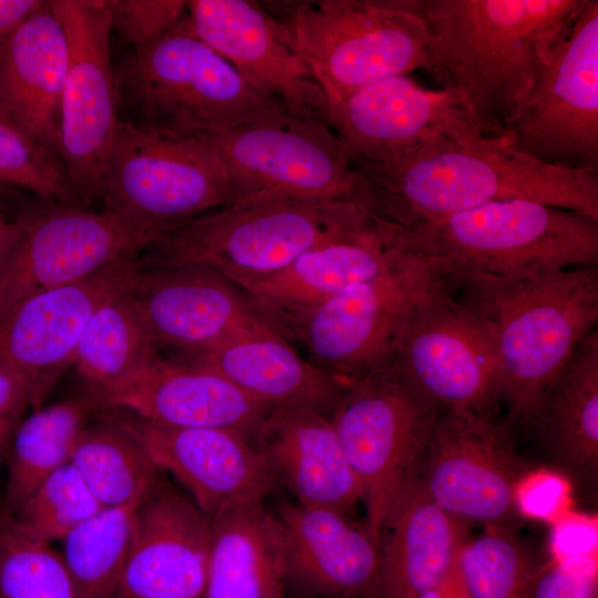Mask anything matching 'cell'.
I'll list each match as a JSON object with an SVG mask.
<instances>
[{"label":"cell","instance_id":"6da1fadb","mask_svg":"<svg viewBox=\"0 0 598 598\" xmlns=\"http://www.w3.org/2000/svg\"><path fill=\"white\" fill-rule=\"evenodd\" d=\"M358 205L395 225L434 220L502 199H526L598 219V168L545 164L504 136L443 140L410 154L351 162Z\"/></svg>","mask_w":598,"mask_h":598},{"label":"cell","instance_id":"7a4b0ae2","mask_svg":"<svg viewBox=\"0 0 598 598\" xmlns=\"http://www.w3.org/2000/svg\"><path fill=\"white\" fill-rule=\"evenodd\" d=\"M582 1L416 0L431 73L486 136H501Z\"/></svg>","mask_w":598,"mask_h":598},{"label":"cell","instance_id":"3957f363","mask_svg":"<svg viewBox=\"0 0 598 598\" xmlns=\"http://www.w3.org/2000/svg\"><path fill=\"white\" fill-rule=\"evenodd\" d=\"M483 322L501 375V401L526 426L547 388L598 322L597 265L530 277L437 272Z\"/></svg>","mask_w":598,"mask_h":598},{"label":"cell","instance_id":"277c9868","mask_svg":"<svg viewBox=\"0 0 598 598\" xmlns=\"http://www.w3.org/2000/svg\"><path fill=\"white\" fill-rule=\"evenodd\" d=\"M386 225L401 252L437 272L520 278L598 264V219L533 200L502 199Z\"/></svg>","mask_w":598,"mask_h":598},{"label":"cell","instance_id":"5b68a950","mask_svg":"<svg viewBox=\"0 0 598 598\" xmlns=\"http://www.w3.org/2000/svg\"><path fill=\"white\" fill-rule=\"evenodd\" d=\"M118 120L178 135L219 133L287 111L252 87L194 31L187 12L114 64Z\"/></svg>","mask_w":598,"mask_h":598},{"label":"cell","instance_id":"8992f818","mask_svg":"<svg viewBox=\"0 0 598 598\" xmlns=\"http://www.w3.org/2000/svg\"><path fill=\"white\" fill-rule=\"evenodd\" d=\"M370 216L350 202L249 194L161 231L143 267L200 264L231 282L274 274Z\"/></svg>","mask_w":598,"mask_h":598},{"label":"cell","instance_id":"52a82bcc","mask_svg":"<svg viewBox=\"0 0 598 598\" xmlns=\"http://www.w3.org/2000/svg\"><path fill=\"white\" fill-rule=\"evenodd\" d=\"M262 7L322 87L328 104L377 81L432 71L416 0L269 1Z\"/></svg>","mask_w":598,"mask_h":598},{"label":"cell","instance_id":"ba28073f","mask_svg":"<svg viewBox=\"0 0 598 598\" xmlns=\"http://www.w3.org/2000/svg\"><path fill=\"white\" fill-rule=\"evenodd\" d=\"M96 197L105 208L158 235L235 195L219 157L203 138L120 120Z\"/></svg>","mask_w":598,"mask_h":598},{"label":"cell","instance_id":"9c48e42d","mask_svg":"<svg viewBox=\"0 0 598 598\" xmlns=\"http://www.w3.org/2000/svg\"><path fill=\"white\" fill-rule=\"evenodd\" d=\"M442 410L392 362L352 381L331 416L362 491L365 524L379 540Z\"/></svg>","mask_w":598,"mask_h":598},{"label":"cell","instance_id":"30bf717a","mask_svg":"<svg viewBox=\"0 0 598 598\" xmlns=\"http://www.w3.org/2000/svg\"><path fill=\"white\" fill-rule=\"evenodd\" d=\"M502 136L545 164L598 168L597 0L582 1L551 45Z\"/></svg>","mask_w":598,"mask_h":598},{"label":"cell","instance_id":"8fae6325","mask_svg":"<svg viewBox=\"0 0 598 598\" xmlns=\"http://www.w3.org/2000/svg\"><path fill=\"white\" fill-rule=\"evenodd\" d=\"M197 137L216 152L235 198L272 194L358 205L350 157L329 124L283 112Z\"/></svg>","mask_w":598,"mask_h":598},{"label":"cell","instance_id":"7c38bea8","mask_svg":"<svg viewBox=\"0 0 598 598\" xmlns=\"http://www.w3.org/2000/svg\"><path fill=\"white\" fill-rule=\"evenodd\" d=\"M393 363L443 410L493 415L501 401L499 365L491 336L433 271L410 312Z\"/></svg>","mask_w":598,"mask_h":598},{"label":"cell","instance_id":"4fadbf2b","mask_svg":"<svg viewBox=\"0 0 598 598\" xmlns=\"http://www.w3.org/2000/svg\"><path fill=\"white\" fill-rule=\"evenodd\" d=\"M16 223L17 240L0 261V312L142 252L157 236L107 208L91 210L49 200Z\"/></svg>","mask_w":598,"mask_h":598},{"label":"cell","instance_id":"5bb4252c","mask_svg":"<svg viewBox=\"0 0 598 598\" xmlns=\"http://www.w3.org/2000/svg\"><path fill=\"white\" fill-rule=\"evenodd\" d=\"M432 271L401 252L388 270L338 293L305 317L288 337L315 364L347 383L394 360L410 312Z\"/></svg>","mask_w":598,"mask_h":598},{"label":"cell","instance_id":"9a60e30c","mask_svg":"<svg viewBox=\"0 0 598 598\" xmlns=\"http://www.w3.org/2000/svg\"><path fill=\"white\" fill-rule=\"evenodd\" d=\"M66 40L60 158L75 185L96 197L118 123L109 0H50Z\"/></svg>","mask_w":598,"mask_h":598},{"label":"cell","instance_id":"2e32d148","mask_svg":"<svg viewBox=\"0 0 598 598\" xmlns=\"http://www.w3.org/2000/svg\"><path fill=\"white\" fill-rule=\"evenodd\" d=\"M417 472L432 499L467 525L508 526L519 514L513 444L507 427L493 415L442 410Z\"/></svg>","mask_w":598,"mask_h":598},{"label":"cell","instance_id":"e0dca14e","mask_svg":"<svg viewBox=\"0 0 598 598\" xmlns=\"http://www.w3.org/2000/svg\"><path fill=\"white\" fill-rule=\"evenodd\" d=\"M141 252L125 256L79 281L29 296L0 312V369L28 385L40 404L73 364L82 331L94 311L131 289Z\"/></svg>","mask_w":598,"mask_h":598},{"label":"cell","instance_id":"ac0fdd59","mask_svg":"<svg viewBox=\"0 0 598 598\" xmlns=\"http://www.w3.org/2000/svg\"><path fill=\"white\" fill-rule=\"evenodd\" d=\"M328 107L330 127L351 162H380L443 140L486 136L451 90L426 89L409 74L360 87Z\"/></svg>","mask_w":598,"mask_h":598},{"label":"cell","instance_id":"d6986e66","mask_svg":"<svg viewBox=\"0 0 598 598\" xmlns=\"http://www.w3.org/2000/svg\"><path fill=\"white\" fill-rule=\"evenodd\" d=\"M186 12L195 33L252 87L291 116L329 124L322 87L261 2L189 0Z\"/></svg>","mask_w":598,"mask_h":598},{"label":"cell","instance_id":"ffe728a7","mask_svg":"<svg viewBox=\"0 0 598 598\" xmlns=\"http://www.w3.org/2000/svg\"><path fill=\"white\" fill-rule=\"evenodd\" d=\"M401 257L385 223L373 215L302 252L282 269L234 282L254 310L286 338L312 310L391 268Z\"/></svg>","mask_w":598,"mask_h":598},{"label":"cell","instance_id":"44dd1931","mask_svg":"<svg viewBox=\"0 0 598 598\" xmlns=\"http://www.w3.org/2000/svg\"><path fill=\"white\" fill-rule=\"evenodd\" d=\"M130 297L155 348L190 358L268 326L234 282L206 265L142 267Z\"/></svg>","mask_w":598,"mask_h":598},{"label":"cell","instance_id":"7402d4cb","mask_svg":"<svg viewBox=\"0 0 598 598\" xmlns=\"http://www.w3.org/2000/svg\"><path fill=\"white\" fill-rule=\"evenodd\" d=\"M152 461L173 474L210 518L240 503L264 501L276 480L251 442L219 427H175L137 416L117 419Z\"/></svg>","mask_w":598,"mask_h":598},{"label":"cell","instance_id":"603a6c76","mask_svg":"<svg viewBox=\"0 0 598 598\" xmlns=\"http://www.w3.org/2000/svg\"><path fill=\"white\" fill-rule=\"evenodd\" d=\"M286 586L299 598H378L380 540L365 522L337 509L283 501Z\"/></svg>","mask_w":598,"mask_h":598},{"label":"cell","instance_id":"cb8c5ba5","mask_svg":"<svg viewBox=\"0 0 598 598\" xmlns=\"http://www.w3.org/2000/svg\"><path fill=\"white\" fill-rule=\"evenodd\" d=\"M209 519L163 482L133 515L121 598H203Z\"/></svg>","mask_w":598,"mask_h":598},{"label":"cell","instance_id":"d4e9b609","mask_svg":"<svg viewBox=\"0 0 598 598\" xmlns=\"http://www.w3.org/2000/svg\"><path fill=\"white\" fill-rule=\"evenodd\" d=\"M251 444L299 504L354 515L362 503L331 417L309 409L276 408Z\"/></svg>","mask_w":598,"mask_h":598},{"label":"cell","instance_id":"484cf974","mask_svg":"<svg viewBox=\"0 0 598 598\" xmlns=\"http://www.w3.org/2000/svg\"><path fill=\"white\" fill-rule=\"evenodd\" d=\"M66 64L64 31L50 0L0 43L2 111L16 128L59 158Z\"/></svg>","mask_w":598,"mask_h":598},{"label":"cell","instance_id":"4316f807","mask_svg":"<svg viewBox=\"0 0 598 598\" xmlns=\"http://www.w3.org/2000/svg\"><path fill=\"white\" fill-rule=\"evenodd\" d=\"M467 529L432 499L416 465L381 532L378 598H419L437 586L456 564Z\"/></svg>","mask_w":598,"mask_h":598},{"label":"cell","instance_id":"83f0119b","mask_svg":"<svg viewBox=\"0 0 598 598\" xmlns=\"http://www.w3.org/2000/svg\"><path fill=\"white\" fill-rule=\"evenodd\" d=\"M190 360L187 363L219 373L272 409H309L329 417L350 384L301 358L269 326L238 334Z\"/></svg>","mask_w":598,"mask_h":598},{"label":"cell","instance_id":"f1b7e54d","mask_svg":"<svg viewBox=\"0 0 598 598\" xmlns=\"http://www.w3.org/2000/svg\"><path fill=\"white\" fill-rule=\"evenodd\" d=\"M110 406L166 426L234 430L250 442L272 410L215 371L158 358Z\"/></svg>","mask_w":598,"mask_h":598},{"label":"cell","instance_id":"f546056e","mask_svg":"<svg viewBox=\"0 0 598 598\" xmlns=\"http://www.w3.org/2000/svg\"><path fill=\"white\" fill-rule=\"evenodd\" d=\"M208 519L203 598H283L281 532L264 501L229 506Z\"/></svg>","mask_w":598,"mask_h":598},{"label":"cell","instance_id":"4dcf8cb0","mask_svg":"<svg viewBox=\"0 0 598 598\" xmlns=\"http://www.w3.org/2000/svg\"><path fill=\"white\" fill-rule=\"evenodd\" d=\"M557 464L582 484L598 471V331L576 349L526 425Z\"/></svg>","mask_w":598,"mask_h":598},{"label":"cell","instance_id":"1f68e13d","mask_svg":"<svg viewBox=\"0 0 598 598\" xmlns=\"http://www.w3.org/2000/svg\"><path fill=\"white\" fill-rule=\"evenodd\" d=\"M155 350L128 290L103 303L90 317L73 364L96 405L110 406L142 378L157 358Z\"/></svg>","mask_w":598,"mask_h":598},{"label":"cell","instance_id":"d6a6232c","mask_svg":"<svg viewBox=\"0 0 598 598\" xmlns=\"http://www.w3.org/2000/svg\"><path fill=\"white\" fill-rule=\"evenodd\" d=\"M96 403L64 400L37 408L18 425L9 452V471L0 515L12 517L53 472L70 463Z\"/></svg>","mask_w":598,"mask_h":598},{"label":"cell","instance_id":"836d02e7","mask_svg":"<svg viewBox=\"0 0 598 598\" xmlns=\"http://www.w3.org/2000/svg\"><path fill=\"white\" fill-rule=\"evenodd\" d=\"M70 463L103 508L135 509L163 482V471L116 419L89 424Z\"/></svg>","mask_w":598,"mask_h":598},{"label":"cell","instance_id":"e575fe53","mask_svg":"<svg viewBox=\"0 0 598 598\" xmlns=\"http://www.w3.org/2000/svg\"><path fill=\"white\" fill-rule=\"evenodd\" d=\"M134 509L103 508L63 539L61 556L78 598H121Z\"/></svg>","mask_w":598,"mask_h":598},{"label":"cell","instance_id":"d590c367","mask_svg":"<svg viewBox=\"0 0 598 598\" xmlns=\"http://www.w3.org/2000/svg\"><path fill=\"white\" fill-rule=\"evenodd\" d=\"M458 566L470 598H529L536 570L509 526H484L467 538Z\"/></svg>","mask_w":598,"mask_h":598},{"label":"cell","instance_id":"8d00e7d4","mask_svg":"<svg viewBox=\"0 0 598 598\" xmlns=\"http://www.w3.org/2000/svg\"><path fill=\"white\" fill-rule=\"evenodd\" d=\"M0 598H78L61 554L2 515Z\"/></svg>","mask_w":598,"mask_h":598},{"label":"cell","instance_id":"74e56055","mask_svg":"<svg viewBox=\"0 0 598 598\" xmlns=\"http://www.w3.org/2000/svg\"><path fill=\"white\" fill-rule=\"evenodd\" d=\"M103 507L75 467L68 463L48 476L11 517L28 535L62 540Z\"/></svg>","mask_w":598,"mask_h":598},{"label":"cell","instance_id":"f35d334b","mask_svg":"<svg viewBox=\"0 0 598 598\" xmlns=\"http://www.w3.org/2000/svg\"><path fill=\"white\" fill-rule=\"evenodd\" d=\"M0 184L35 193L41 199L83 206L86 195L70 177L63 162L0 120Z\"/></svg>","mask_w":598,"mask_h":598},{"label":"cell","instance_id":"ab89813d","mask_svg":"<svg viewBox=\"0 0 598 598\" xmlns=\"http://www.w3.org/2000/svg\"><path fill=\"white\" fill-rule=\"evenodd\" d=\"M112 32L130 50L145 48L167 32L185 13L184 0H109Z\"/></svg>","mask_w":598,"mask_h":598},{"label":"cell","instance_id":"60d3db41","mask_svg":"<svg viewBox=\"0 0 598 598\" xmlns=\"http://www.w3.org/2000/svg\"><path fill=\"white\" fill-rule=\"evenodd\" d=\"M529 598H597V557L553 559L535 571Z\"/></svg>","mask_w":598,"mask_h":598},{"label":"cell","instance_id":"b9f144b4","mask_svg":"<svg viewBox=\"0 0 598 598\" xmlns=\"http://www.w3.org/2000/svg\"><path fill=\"white\" fill-rule=\"evenodd\" d=\"M569 495L568 480L547 470L522 475L515 488L519 514L553 523L567 514Z\"/></svg>","mask_w":598,"mask_h":598},{"label":"cell","instance_id":"7bdbcfd3","mask_svg":"<svg viewBox=\"0 0 598 598\" xmlns=\"http://www.w3.org/2000/svg\"><path fill=\"white\" fill-rule=\"evenodd\" d=\"M550 548L555 560L596 558V520L567 513L554 523Z\"/></svg>","mask_w":598,"mask_h":598},{"label":"cell","instance_id":"ee69618b","mask_svg":"<svg viewBox=\"0 0 598 598\" xmlns=\"http://www.w3.org/2000/svg\"><path fill=\"white\" fill-rule=\"evenodd\" d=\"M32 405L30 390L16 373L0 369V461L8 456L14 431Z\"/></svg>","mask_w":598,"mask_h":598},{"label":"cell","instance_id":"f6af8a7d","mask_svg":"<svg viewBox=\"0 0 598 598\" xmlns=\"http://www.w3.org/2000/svg\"><path fill=\"white\" fill-rule=\"evenodd\" d=\"M43 0H0V43L12 35Z\"/></svg>","mask_w":598,"mask_h":598},{"label":"cell","instance_id":"bcb514c9","mask_svg":"<svg viewBox=\"0 0 598 598\" xmlns=\"http://www.w3.org/2000/svg\"><path fill=\"white\" fill-rule=\"evenodd\" d=\"M419 598H470L460 570L458 559L437 586Z\"/></svg>","mask_w":598,"mask_h":598},{"label":"cell","instance_id":"7dc6e473","mask_svg":"<svg viewBox=\"0 0 598 598\" xmlns=\"http://www.w3.org/2000/svg\"><path fill=\"white\" fill-rule=\"evenodd\" d=\"M18 237L16 221H9L0 213V261L8 254Z\"/></svg>","mask_w":598,"mask_h":598},{"label":"cell","instance_id":"c3c4849f","mask_svg":"<svg viewBox=\"0 0 598 598\" xmlns=\"http://www.w3.org/2000/svg\"><path fill=\"white\" fill-rule=\"evenodd\" d=\"M0 120H3V121H7L9 122V120L7 118L4 112L2 111L1 106H0ZM10 123V122H9Z\"/></svg>","mask_w":598,"mask_h":598}]
</instances>
